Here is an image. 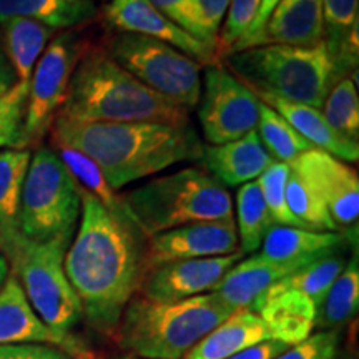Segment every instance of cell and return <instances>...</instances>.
Segmentation results:
<instances>
[{
    "instance_id": "obj_1",
    "label": "cell",
    "mask_w": 359,
    "mask_h": 359,
    "mask_svg": "<svg viewBox=\"0 0 359 359\" xmlns=\"http://www.w3.org/2000/svg\"><path fill=\"white\" fill-rule=\"evenodd\" d=\"M80 200L79 230L65 253L64 269L90 325L111 330L145 276V236L130 215L110 212L83 190Z\"/></svg>"
},
{
    "instance_id": "obj_2",
    "label": "cell",
    "mask_w": 359,
    "mask_h": 359,
    "mask_svg": "<svg viewBox=\"0 0 359 359\" xmlns=\"http://www.w3.org/2000/svg\"><path fill=\"white\" fill-rule=\"evenodd\" d=\"M50 128L53 145L88 156L115 191L182 161L200 160L203 151L191 122L83 123L55 116Z\"/></svg>"
},
{
    "instance_id": "obj_3",
    "label": "cell",
    "mask_w": 359,
    "mask_h": 359,
    "mask_svg": "<svg viewBox=\"0 0 359 359\" xmlns=\"http://www.w3.org/2000/svg\"><path fill=\"white\" fill-rule=\"evenodd\" d=\"M57 116L83 123H190V111L143 85L103 47L85 50Z\"/></svg>"
},
{
    "instance_id": "obj_4",
    "label": "cell",
    "mask_w": 359,
    "mask_h": 359,
    "mask_svg": "<svg viewBox=\"0 0 359 359\" xmlns=\"http://www.w3.org/2000/svg\"><path fill=\"white\" fill-rule=\"evenodd\" d=\"M235 309L215 293L175 303L130 302L120 320V344L137 358L183 359Z\"/></svg>"
},
{
    "instance_id": "obj_5",
    "label": "cell",
    "mask_w": 359,
    "mask_h": 359,
    "mask_svg": "<svg viewBox=\"0 0 359 359\" xmlns=\"http://www.w3.org/2000/svg\"><path fill=\"white\" fill-rule=\"evenodd\" d=\"M226 69L255 93L320 110L339 80L325 42L313 47L280 43L248 47L228 53Z\"/></svg>"
},
{
    "instance_id": "obj_6",
    "label": "cell",
    "mask_w": 359,
    "mask_h": 359,
    "mask_svg": "<svg viewBox=\"0 0 359 359\" xmlns=\"http://www.w3.org/2000/svg\"><path fill=\"white\" fill-rule=\"evenodd\" d=\"M123 203L145 238L183 224L235 219L226 187L193 167L151 178L123 195Z\"/></svg>"
},
{
    "instance_id": "obj_7",
    "label": "cell",
    "mask_w": 359,
    "mask_h": 359,
    "mask_svg": "<svg viewBox=\"0 0 359 359\" xmlns=\"http://www.w3.org/2000/svg\"><path fill=\"white\" fill-rule=\"evenodd\" d=\"M72 238L39 241L27 240L20 231L0 238V248L7 255L19 276L22 290L34 311L53 333L69 339L70 330L83 316L82 304L72 288L64 269V258Z\"/></svg>"
},
{
    "instance_id": "obj_8",
    "label": "cell",
    "mask_w": 359,
    "mask_h": 359,
    "mask_svg": "<svg viewBox=\"0 0 359 359\" xmlns=\"http://www.w3.org/2000/svg\"><path fill=\"white\" fill-rule=\"evenodd\" d=\"M80 188L69 170L48 147L30 158L20 193L19 231L27 240L74 238L80 218Z\"/></svg>"
},
{
    "instance_id": "obj_9",
    "label": "cell",
    "mask_w": 359,
    "mask_h": 359,
    "mask_svg": "<svg viewBox=\"0 0 359 359\" xmlns=\"http://www.w3.org/2000/svg\"><path fill=\"white\" fill-rule=\"evenodd\" d=\"M105 52L143 85L188 111L198 105L201 65L172 45L145 35L118 32L107 39Z\"/></svg>"
},
{
    "instance_id": "obj_10",
    "label": "cell",
    "mask_w": 359,
    "mask_h": 359,
    "mask_svg": "<svg viewBox=\"0 0 359 359\" xmlns=\"http://www.w3.org/2000/svg\"><path fill=\"white\" fill-rule=\"evenodd\" d=\"M87 43L75 32L58 35L48 43L29 80V98L22 128V148L40 140L64 105L69 85Z\"/></svg>"
},
{
    "instance_id": "obj_11",
    "label": "cell",
    "mask_w": 359,
    "mask_h": 359,
    "mask_svg": "<svg viewBox=\"0 0 359 359\" xmlns=\"http://www.w3.org/2000/svg\"><path fill=\"white\" fill-rule=\"evenodd\" d=\"M196 107L208 145L235 142L258 127L259 98L219 64L205 69Z\"/></svg>"
},
{
    "instance_id": "obj_12",
    "label": "cell",
    "mask_w": 359,
    "mask_h": 359,
    "mask_svg": "<svg viewBox=\"0 0 359 359\" xmlns=\"http://www.w3.org/2000/svg\"><path fill=\"white\" fill-rule=\"evenodd\" d=\"M236 251L238 231L235 219L183 224L148 238L143 268L148 273L167 263L226 257Z\"/></svg>"
},
{
    "instance_id": "obj_13",
    "label": "cell",
    "mask_w": 359,
    "mask_h": 359,
    "mask_svg": "<svg viewBox=\"0 0 359 359\" xmlns=\"http://www.w3.org/2000/svg\"><path fill=\"white\" fill-rule=\"evenodd\" d=\"M290 167L321 196L338 230L358 226L359 178L356 170L314 147L298 156Z\"/></svg>"
},
{
    "instance_id": "obj_14",
    "label": "cell",
    "mask_w": 359,
    "mask_h": 359,
    "mask_svg": "<svg viewBox=\"0 0 359 359\" xmlns=\"http://www.w3.org/2000/svg\"><path fill=\"white\" fill-rule=\"evenodd\" d=\"M243 257V251L238 250L236 253L226 257L185 259V262L161 264L145 273V280H142V294L148 302L175 303L205 294L206 291L212 293L228 269L235 266Z\"/></svg>"
},
{
    "instance_id": "obj_15",
    "label": "cell",
    "mask_w": 359,
    "mask_h": 359,
    "mask_svg": "<svg viewBox=\"0 0 359 359\" xmlns=\"http://www.w3.org/2000/svg\"><path fill=\"white\" fill-rule=\"evenodd\" d=\"M103 19L116 32L138 34L161 40L200 65L208 67L218 62L217 50L175 25L151 6L150 0H110L103 8Z\"/></svg>"
},
{
    "instance_id": "obj_16",
    "label": "cell",
    "mask_w": 359,
    "mask_h": 359,
    "mask_svg": "<svg viewBox=\"0 0 359 359\" xmlns=\"http://www.w3.org/2000/svg\"><path fill=\"white\" fill-rule=\"evenodd\" d=\"M313 262H273L255 253L228 269L212 293L233 309H251L266 291Z\"/></svg>"
},
{
    "instance_id": "obj_17",
    "label": "cell",
    "mask_w": 359,
    "mask_h": 359,
    "mask_svg": "<svg viewBox=\"0 0 359 359\" xmlns=\"http://www.w3.org/2000/svg\"><path fill=\"white\" fill-rule=\"evenodd\" d=\"M0 344H48L77 351L80 344L53 333L34 311L15 276L0 288Z\"/></svg>"
},
{
    "instance_id": "obj_18",
    "label": "cell",
    "mask_w": 359,
    "mask_h": 359,
    "mask_svg": "<svg viewBox=\"0 0 359 359\" xmlns=\"http://www.w3.org/2000/svg\"><path fill=\"white\" fill-rule=\"evenodd\" d=\"M201 163L223 187H241L258 180L273 161L257 130L223 145H203Z\"/></svg>"
},
{
    "instance_id": "obj_19",
    "label": "cell",
    "mask_w": 359,
    "mask_h": 359,
    "mask_svg": "<svg viewBox=\"0 0 359 359\" xmlns=\"http://www.w3.org/2000/svg\"><path fill=\"white\" fill-rule=\"evenodd\" d=\"M251 311L258 313L266 323L275 341L298 344L306 339L316 327L318 308L306 294L298 291H278V293H264L255 303Z\"/></svg>"
},
{
    "instance_id": "obj_20",
    "label": "cell",
    "mask_w": 359,
    "mask_h": 359,
    "mask_svg": "<svg viewBox=\"0 0 359 359\" xmlns=\"http://www.w3.org/2000/svg\"><path fill=\"white\" fill-rule=\"evenodd\" d=\"M255 95L259 98V102L266 103L268 107L278 111L311 147L320 148V150L336 156L341 161L356 163L359 160V143L341 137L327 123L320 109L303 105V103L283 100V98L278 97L264 95V93H255Z\"/></svg>"
},
{
    "instance_id": "obj_21",
    "label": "cell",
    "mask_w": 359,
    "mask_h": 359,
    "mask_svg": "<svg viewBox=\"0 0 359 359\" xmlns=\"http://www.w3.org/2000/svg\"><path fill=\"white\" fill-rule=\"evenodd\" d=\"M264 341H275V338L259 314L246 308L235 309L183 359H226Z\"/></svg>"
},
{
    "instance_id": "obj_22",
    "label": "cell",
    "mask_w": 359,
    "mask_h": 359,
    "mask_svg": "<svg viewBox=\"0 0 359 359\" xmlns=\"http://www.w3.org/2000/svg\"><path fill=\"white\" fill-rule=\"evenodd\" d=\"M323 42V0H280L258 45L313 47Z\"/></svg>"
},
{
    "instance_id": "obj_23",
    "label": "cell",
    "mask_w": 359,
    "mask_h": 359,
    "mask_svg": "<svg viewBox=\"0 0 359 359\" xmlns=\"http://www.w3.org/2000/svg\"><path fill=\"white\" fill-rule=\"evenodd\" d=\"M343 245L344 235L339 231H314L273 224L258 255L273 262H316L339 251Z\"/></svg>"
},
{
    "instance_id": "obj_24",
    "label": "cell",
    "mask_w": 359,
    "mask_h": 359,
    "mask_svg": "<svg viewBox=\"0 0 359 359\" xmlns=\"http://www.w3.org/2000/svg\"><path fill=\"white\" fill-rule=\"evenodd\" d=\"M358 0H323V42L333 58L338 79L358 70Z\"/></svg>"
},
{
    "instance_id": "obj_25",
    "label": "cell",
    "mask_w": 359,
    "mask_h": 359,
    "mask_svg": "<svg viewBox=\"0 0 359 359\" xmlns=\"http://www.w3.org/2000/svg\"><path fill=\"white\" fill-rule=\"evenodd\" d=\"M97 13L93 0H0V22L22 17L52 30L88 24Z\"/></svg>"
},
{
    "instance_id": "obj_26",
    "label": "cell",
    "mask_w": 359,
    "mask_h": 359,
    "mask_svg": "<svg viewBox=\"0 0 359 359\" xmlns=\"http://www.w3.org/2000/svg\"><path fill=\"white\" fill-rule=\"evenodd\" d=\"M4 30V52L15 72L17 82H29L53 30L22 17L0 22Z\"/></svg>"
},
{
    "instance_id": "obj_27",
    "label": "cell",
    "mask_w": 359,
    "mask_h": 359,
    "mask_svg": "<svg viewBox=\"0 0 359 359\" xmlns=\"http://www.w3.org/2000/svg\"><path fill=\"white\" fill-rule=\"evenodd\" d=\"M32 154L25 148L0 151V238L19 231V206L22 185Z\"/></svg>"
},
{
    "instance_id": "obj_28",
    "label": "cell",
    "mask_w": 359,
    "mask_h": 359,
    "mask_svg": "<svg viewBox=\"0 0 359 359\" xmlns=\"http://www.w3.org/2000/svg\"><path fill=\"white\" fill-rule=\"evenodd\" d=\"M236 231L240 251L255 255L273 226L271 215L259 190L258 182H250L240 187L236 193Z\"/></svg>"
},
{
    "instance_id": "obj_29",
    "label": "cell",
    "mask_w": 359,
    "mask_h": 359,
    "mask_svg": "<svg viewBox=\"0 0 359 359\" xmlns=\"http://www.w3.org/2000/svg\"><path fill=\"white\" fill-rule=\"evenodd\" d=\"M359 309V263L358 251L344 264L343 271L336 278L325 302L318 309L316 326L321 330H334L356 316Z\"/></svg>"
},
{
    "instance_id": "obj_30",
    "label": "cell",
    "mask_w": 359,
    "mask_h": 359,
    "mask_svg": "<svg viewBox=\"0 0 359 359\" xmlns=\"http://www.w3.org/2000/svg\"><path fill=\"white\" fill-rule=\"evenodd\" d=\"M344 264H346L344 258L336 251V253L316 259L308 266H303L298 271L291 273L290 276L283 278L281 281L273 285L266 293H278V291L288 290L298 291V293L306 294L320 309L331 285L339 276V273L343 271Z\"/></svg>"
},
{
    "instance_id": "obj_31",
    "label": "cell",
    "mask_w": 359,
    "mask_h": 359,
    "mask_svg": "<svg viewBox=\"0 0 359 359\" xmlns=\"http://www.w3.org/2000/svg\"><path fill=\"white\" fill-rule=\"evenodd\" d=\"M257 128L263 147L276 161L291 165L304 151L313 148L278 111L263 102H259V120Z\"/></svg>"
},
{
    "instance_id": "obj_32",
    "label": "cell",
    "mask_w": 359,
    "mask_h": 359,
    "mask_svg": "<svg viewBox=\"0 0 359 359\" xmlns=\"http://www.w3.org/2000/svg\"><path fill=\"white\" fill-rule=\"evenodd\" d=\"M57 147V155L64 161V165L69 170L72 178L75 180L80 190L90 193L92 196L100 201L103 206L114 213L130 215L127 206L123 203V196L116 195V191L107 183L105 177L100 172V168L93 163L88 156H85L80 151L69 147ZM132 218V217H130Z\"/></svg>"
},
{
    "instance_id": "obj_33",
    "label": "cell",
    "mask_w": 359,
    "mask_h": 359,
    "mask_svg": "<svg viewBox=\"0 0 359 359\" xmlns=\"http://www.w3.org/2000/svg\"><path fill=\"white\" fill-rule=\"evenodd\" d=\"M286 203L293 217L306 230L339 231L321 196L291 167L286 182Z\"/></svg>"
},
{
    "instance_id": "obj_34",
    "label": "cell",
    "mask_w": 359,
    "mask_h": 359,
    "mask_svg": "<svg viewBox=\"0 0 359 359\" xmlns=\"http://www.w3.org/2000/svg\"><path fill=\"white\" fill-rule=\"evenodd\" d=\"M325 118L341 137L354 143L359 140V97L358 85L351 77L336 82L327 93L325 103Z\"/></svg>"
},
{
    "instance_id": "obj_35",
    "label": "cell",
    "mask_w": 359,
    "mask_h": 359,
    "mask_svg": "<svg viewBox=\"0 0 359 359\" xmlns=\"http://www.w3.org/2000/svg\"><path fill=\"white\" fill-rule=\"evenodd\" d=\"M290 165L283 161H273L258 177V185L262 190L264 203L275 224L281 226L303 228V224L293 217L286 203V182H288Z\"/></svg>"
},
{
    "instance_id": "obj_36",
    "label": "cell",
    "mask_w": 359,
    "mask_h": 359,
    "mask_svg": "<svg viewBox=\"0 0 359 359\" xmlns=\"http://www.w3.org/2000/svg\"><path fill=\"white\" fill-rule=\"evenodd\" d=\"M29 82H17L0 97V148H22Z\"/></svg>"
},
{
    "instance_id": "obj_37",
    "label": "cell",
    "mask_w": 359,
    "mask_h": 359,
    "mask_svg": "<svg viewBox=\"0 0 359 359\" xmlns=\"http://www.w3.org/2000/svg\"><path fill=\"white\" fill-rule=\"evenodd\" d=\"M259 0H230L226 15L218 34V52L228 55L240 39L248 32L258 13Z\"/></svg>"
},
{
    "instance_id": "obj_38",
    "label": "cell",
    "mask_w": 359,
    "mask_h": 359,
    "mask_svg": "<svg viewBox=\"0 0 359 359\" xmlns=\"http://www.w3.org/2000/svg\"><path fill=\"white\" fill-rule=\"evenodd\" d=\"M230 0H193L196 39L218 52V34Z\"/></svg>"
},
{
    "instance_id": "obj_39",
    "label": "cell",
    "mask_w": 359,
    "mask_h": 359,
    "mask_svg": "<svg viewBox=\"0 0 359 359\" xmlns=\"http://www.w3.org/2000/svg\"><path fill=\"white\" fill-rule=\"evenodd\" d=\"M341 336L336 330H321L293 344L275 359H336Z\"/></svg>"
},
{
    "instance_id": "obj_40",
    "label": "cell",
    "mask_w": 359,
    "mask_h": 359,
    "mask_svg": "<svg viewBox=\"0 0 359 359\" xmlns=\"http://www.w3.org/2000/svg\"><path fill=\"white\" fill-rule=\"evenodd\" d=\"M150 4L156 11L163 13L168 20H172L175 25H178L180 29H183L191 37L196 39L193 0H150Z\"/></svg>"
},
{
    "instance_id": "obj_41",
    "label": "cell",
    "mask_w": 359,
    "mask_h": 359,
    "mask_svg": "<svg viewBox=\"0 0 359 359\" xmlns=\"http://www.w3.org/2000/svg\"><path fill=\"white\" fill-rule=\"evenodd\" d=\"M0 359H72V356L48 344H0Z\"/></svg>"
},
{
    "instance_id": "obj_42",
    "label": "cell",
    "mask_w": 359,
    "mask_h": 359,
    "mask_svg": "<svg viewBox=\"0 0 359 359\" xmlns=\"http://www.w3.org/2000/svg\"><path fill=\"white\" fill-rule=\"evenodd\" d=\"M278 4H280V0H259L258 13H257V17H255V22L251 24L248 32H246L243 37L240 39V42L233 47L231 52L243 50V48H248V47H257L259 42V37H262V34H263L264 25H266L268 19L271 17V13L276 8Z\"/></svg>"
},
{
    "instance_id": "obj_43",
    "label": "cell",
    "mask_w": 359,
    "mask_h": 359,
    "mask_svg": "<svg viewBox=\"0 0 359 359\" xmlns=\"http://www.w3.org/2000/svg\"><path fill=\"white\" fill-rule=\"evenodd\" d=\"M288 348L290 344L281 343V341H264L226 359H275Z\"/></svg>"
},
{
    "instance_id": "obj_44",
    "label": "cell",
    "mask_w": 359,
    "mask_h": 359,
    "mask_svg": "<svg viewBox=\"0 0 359 359\" xmlns=\"http://www.w3.org/2000/svg\"><path fill=\"white\" fill-rule=\"evenodd\" d=\"M17 83L15 72H13L11 62L7 60L6 52L0 47V97H4Z\"/></svg>"
},
{
    "instance_id": "obj_45",
    "label": "cell",
    "mask_w": 359,
    "mask_h": 359,
    "mask_svg": "<svg viewBox=\"0 0 359 359\" xmlns=\"http://www.w3.org/2000/svg\"><path fill=\"white\" fill-rule=\"evenodd\" d=\"M8 276V262L6 258V255L0 251V288H2V285L6 283Z\"/></svg>"
},
{
    "instance_id": "obj_46",
    "label": "cell",
    "mask_w": 359,
    "mask_h": 359,
    "mask_svg": "<svg viewBox=\"0 0 359 359\" xmlns=\"http://www.w3.org/2000/svg\"><path fill=\"white\" fill-rule=\"evenodd\" d=\"M123 359H143V358H137V356H128V358H123Z\"/></svg>"
},
{
    "instance_id": "obj_47",
    "label": "cell",
    "mask_w": 359,
    "mask_h": 359,
    "mask_svg": "<svg viewBox=\"0 0 359 359\" xmlns=\"http://www.w3.org/2000/svg\"><path fill=\"white\" fill-rule=\"evenodd\" d=\"M93 2H95V0H93Z\"/></svg>"
}]
</instances>
